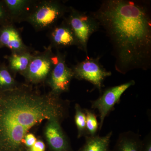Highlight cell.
Returning a JSON list of instances; mask_svg holds the SVG:
<instances>
[{
  "instance_id": "cell-1",
  "label": "cell",
  "mask_w": 151,
  "mask_h": 151,
  "mask_svg": "<svg viewBox=\"0 0 151 151\" xmlns=\"http://www.w3.org/2000/svg\"><path fill=\"white\" fill-rule=\"evenodd\" d=\"M112 46L115 67L125 74L151 66V11L150 1L105 0L92 13Z\"/></svg>"
},
{
  "instance_id": "cell-2",
  "label": "cell",
  "mask_w": 151,
  "mask_h": 151,
  "mask_svg": "<svg viewBox=\"0 0 151 151\" xmlns=\"http://www.w3.org/2000/svg\"><path fill=\"white\" fill-rule=\"evenodd\" d=\"M0 151H20L28 132L45 120H60L66 107L58 95L14 88L1 92Z\"/></svg>"
},
{
  "instance_id": "cell-3",
  "label": "cell",
  "mask_w": 151,
  "mask_h": 151,
  "mask_svg": "<svg viewBox=\"0 0 151 151\" xmlns=\"http://www.w3.org/2000/svg\"><path fill=\"white\" fill-rule=\"evenodd\" d=\"M69 8L59 1H35L25 21L35 30L51 29L61 18H64Z\"/></svg>"
},
{
  "instance_id": "cell-4",
  "label": "cell",
  "mask_w": 151,
  "mask_h": 151,
  "mask_svg": "<svg viewBox=\"0 0 151 151\" xmlns=\"http://www.w3.org/2000/svg\"><path fill=\"white\" fill-rule=\"evenodd\" d=\"M67 13V16L63 19L74 34L77 47L87 54L89 38L100 28V24L92 14L77 10L72 7H69Z\"/></svg>"
},
{
  "instance_id": "cell-5",
  "label": "cell",
  "mask_w": 151,
  "mask_h": 151,
  "mask_svg": "<svg viewBox=\"0 0 151 151\" xmlns=\"http://www.w3.org/2000/svg\"><path fill=\"white\" fill-rule=\"evenodd\" d=\"M99 60V58L88 57L81 62L78 63L72 69L74 77L78 80L90 82L101 93L104 80L111 76L112 73L103 67Z\"/></svg>"
},
{
  "instance_id": "cell-6",
  "label": "cell",
  "mask_w": 151,
  "mask_h": 151,
  "mask_svg": "<svg viewBox=\"0 0 151 151\" xmlns=\"http://www.w3.org/2000/svg\"><path fill=\"white\" fill-rule=\"evenodd\" d=\"M135 81L132 80L105 89L96 100L91 101V108L97 110L100 116L99 130H101L106 117L114 109V107L119 103L122 95L125 91L135 84Z\"/></svg>"
},
{
  "instance_id": "cell-7",
  "label": "cell",
  "mask_w": 151,
  "mask_h": 151,
  "mask_svg": "<svg viewBox=\"0 0 151 151\" xmlns=\"http://www.w3.org/2000/svg\"><path fill=\"white\" fill-rule=\"evenodd\" d=\"M56 56L55 64L50 74L49 83L52 93L59 95L68 91L74 74L66 63L65 54L57 50Z\"/></svg>"
},
{
  "instance_id": "cell-8",
  "label": "cell",
  "mask_w": 151,
  "mask_h": 151,
  "mask_svg": "<svg viewBox=\"0 0 151 151\" xmlns=\"http://www.w3.org/2000/svg\"><path fill=\"white\" fill-rule=\"evenodd\" d=\"M56 58L50 47L39 54L33 55L24 75L34 83L42 81L49 76Z\"/></svg>"
},
{
  "instance_id": "cell-9",
  "label": "cell",
  "mask_w": 151,
  "mask_h": 151,
  "mask_svg": "<svg viewBox=\"0 0 151 151\" xmlns=\"http://www.w3.org/2000/svg\"><path fill=\"white\" fill-rule=\"evenodd\" d=\"M0 42L3 47L10 50L12 53L30 51L29 47L24 42L19 32L13 23L0 26Z\"/></svg>"
},
{
  "instance_id": "cell-10",
  "label": "cell",
  "mask_w": 151,
  "mask_h": 151,
  "mask_svg": "<svg viewBox=\"0 0 151 151\" xmlns=\"http://www.w3.org/2000/svg\"><path fill=\"white\" fill-rule=\"evenodd\" d=\"M50 29L48 36L51 46L57 50L73 45L78 46L74 34L64 19L61 24L55 25Z\"/></svg>"
},
{
  "instance_id": "cell-11",
  "label": "cell",
  "mask_w": 151,
  "mask_h": 151,
  "mask_svg": "<svg viewBox=\"0 0 151 151\" xmlns=\"http://www.w3.org/2000/svg\"><path fill=\"white\" fill-rule=\"evenodd\" d=\"M49 145L54 151H70L67 138L63 133L59 121L55 119L49 121L45 130Z\"/></svg>"
},
{
  "instance_id": "cell-12",
  "label": "cell",
  "mask_w": 151,
  "mask_h": 151,
  "mask_svg": "<svg viewBox=\"0 0 151 151\" xmlns=\"http://www.w3.org/2000/svg\"><path fill=\"white\" fill-rule=\"evenodd\" d=\"M13 23L25 21L35 1L3 0Z\"/></svg>"
},
{
  "instance_id": "cell-13",
  "label": "cell",
  "mask_w": 151,
  "mask_h": 151,
  "mask_svg": "<svg viewBox=\"0 0 151 151\" xmlns=\"http://www.w3.org/2000/svg\"><path fill=\"white\" fill-rule=\"evenodd\" d=\"M142 143L138 133L131 131L122 132L111 151H141Z\"/></svg>"
},
{
  "instance_id": "cell-14",
  "label": "cell",
  "mask_w": 151,
  "mask_h": 151,
  "mask_svg": "<svg viewBox=\"0 0 151 151\" xmlns=\"http://www.w3.org/2000/svg\"><path fill=\"white\" fill-rule=\"evenodd\" d=\"M113 132L105 136L96 135L85 137V143L78 151H111L110 143Z\"/></svg>"
},
{
  "instance_id": "cell-15",
  "label": "cell",
  "mask_w": 151,
  "mask_h": 151,
  "mask_svg": "<svg viewBox=\"0 0 151 151\" xmlns=\"http://www.w3.org/2000/svg\"><path fill=\"white\" fill-rule=\"evenodd\" d=\"M33 55L31 51L22 53H12L8 57L9 67L15 72L24 74L27 70Z\"/></svg>"
},
{
  "instance_id": "cell-16",
  "label": "cell",
  "mask_w": 151,
  "mask_h": 151,
  "mask_svg": "<svg viewBox=\"0 0 151 151\" xmlns=\"http://www.w3.org/2000/svg\"><path fill=\"white\" fill-rule=\"evenodd\" d=\"M75 122L78 130V138L88 135L86 128V114L84 109L78 104L75 106Z\"/></svg>"
},
{
  "instance_id": "cell-17",
  "label": "cell",
  "mask_w": 151,
  "mask_h": 151,
  "mask_svg": "<svg viewBox=\"0 0 151 151\" xmlns=\"http://www.w3.org/2000/svg\"><path fill=\"white\" fill-rule=\"evenodd\" d=\"M13 78L5 64L0 65V92L14 89Z\"/></svg>"
},
{
  "instance_id": "cell-18",
  "label": "cell",
  "mask_w": 151,
  "mask_h": 151,
  "mask_svg": "<svg viewBox=\"0 0 151 151\" xmlns=\"http://www.w3.org/2000/svg\"><path fill=\"white\" fill-rule=\"evenodd\" d=\"M86 114V128L87 134L93 136L97 135L99 130V124L97 116L94 111L89 109H84Z\"/></svg>"
},
{
  "instance_id": "cell-19",
  "label": "cell",
  "mask_w": 151,
  "mask_h": 151,
  "mask_svg": "<svg viewBox=\"0 0 151 151\" xmlns=\"http://www.w3.org/2000/svg\"><path fill=\"white\" fill-rule=\"evenodd\" d=\"M13 23L6 7L3 1H0V26Z\"/></svg>"
},
{
  "instance_id": "cell-20",
  "label": "cell",
  "mask_w": 151,
  "mask_h": 151,
  "mask_svg": "<svg viewBox=\"0 0 151 151\" xmlns=\"http://www.w3.org/2000/svg\"><path fill=\"white\" fill-rule=\"evenodd\" d=\"M141 151H151V132L142 140Z\"/></svg>"
},
{
  "instance_id": "cell-21",
  "label": "cell",
  "mask_w": 151,
  "mask_h": 151,
  "mask_svg": "<svg viewBox=\"0 0 151 151\" xmlns=\"http://www.w3.org/2000/svg\"><path fill=\"white\" fill-rule=\"evenodd\" d=\"M24 142L28 147H31L36 142L37 139L35 136L32 134H27L24 140Z\"/></svg>"
},
{
  "instance_id": "cell-22",
  "label": "cell",
  "mask_w": 151,
  "mask_h": 151,
  "mask_svg": "<svg viewBox=\"0 0 151 151\" xmlns=\"http://www.w3.org/2000/svg\"><path fill=\"white\" fill-rule=\"evenodd\" d=\"M45 149L44 143L42 141H37L32 147H31L29 151H45Z\"/></svg>"
},
{
  "instance_id": "cell-23",
  "label": "cell",
  "mask_w": 151,
  "mask_h": 151,
  "mask_svg": "<svg viewBox=\"0 0 151 151\" xmlns=\"http://www.w3.org/2000/svg\"><path fill=\"white\" fill-rule=\"evenodd\" d=\"M2 45H1V42H0V48L1 47H2Z\"/></svg>"
},
{
  "instance_id": "cell-24",
  "label": "cell",
  "mask_w": 151,
  "mask_h": 151,
  "mask_svg": "<svg viewBox=\"0 0 151 151\" xmlns=\"http://www.w3.org/2000/svg\"><path fill=\"white\" fill-rule=\"evenodd\" d=\"M1 92H0V99H1Z\"/></svg>"
}]
</instances>
